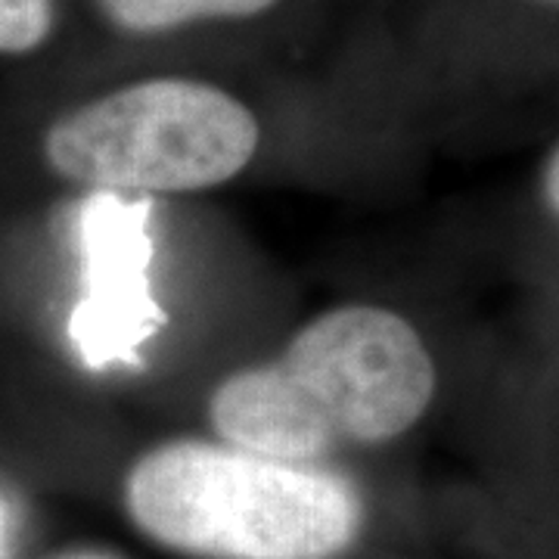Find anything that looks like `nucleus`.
Returning a JSON list of instances; mask_svg holds the SVG:
<instances>
[{"label": "nucleus", "mask_w": 559, "mask_h": 559, "mask_svg": "<svg viewBox=\"0 0 559 559\" xmlns=\"http://www.w3.org/2000/svg\"><path fill=\"white\" fill-rule=\"evenodd\" d=\"M432 395L436 364L414 323L377 305H342L301 326L277 360L221 382L209 419L242 451L318 463L399 439Z\"/></svg>", "instance_id": "1"}, {"label": "nucleus", "mask_w": 559, "mask_h": 559, "mask_svg": "<svg viewBox=\"0 0 559 559\" xmlns=\"http://www.w3.org/2000/svg\"><path fill=\"white\" fill-rule=\"evenodd\" d=\"M124 507L143 535L202 559H336L364 522L348 479L227 441L153 448L128 473Z\"/></svg>", "instance_id": "2"}, {"label": "nucleus", "mask_w": 559, "mask_h": 559, "mask_svg": "<svg viewBox=\"0 0 559 559\" xmlns=\"http://www.w3.org/2000/svg\"><path fill=\"white\" fill-rule=\"evenodd\" d=\"M252 109L218 84L143 79L75 106L44 134L60 178L116 197L218 187L259 153Z\"/></svg>", "instance_id": "3"}, {"label": "nucleus", "mask_w": 559, "mask_h": 559, "mask_svg": "<svg viewBox=\"0 0 559 559\" xmlns=\"http://www.w3.org/2000/svg\"><path fill=\"white\" fill-rule=\"evenodd\" d=\"M84 289L69 314V340L87 370L138 367L165 326L153 293L150 200L91 193L79 212Z\"/></svg>", "instance_id": "4"}, {"label": "nucleus", "mask_w": 559, "mask_h": 559, "mask_svg": "<svg viewBox=\"0 0 559 559\" xmlns=\"http://www.w3.org/2000/svg\"><path fill=\"white\" fill-rule=\"evenodd\" d=\"M280 0H97L100 13L128 35H165L197 22L252 20Z\"/></svg>", "instance_id": "5"}, {"label": "nucleus", "mask_w": 559, "mask_h": 559, "mask_svg": "<svg viewBox=\"0 0 559 559\" xmlns=\"http://www.w3.org/2000/svg\"><path fill=\"white\" fill-rule=\"evenodd\" d=\"M57 0H0V53L22 57L53 35Z\"/></svg>", "instance_id": "6"}, {"label": "nucleus", "mask_w": 559, "mask_h": 559, "mask_svg": "<svg viewBox=\"0 0 559 559\" xmlns=\"http://www.w3.org/2000/svg\"><path fill=\"white\" fill-rule=\"evenodd\" d=\"M540 183H544V200L554 209V215H559V143L554 146L547 165H544V180Z\"/></svg>", "instance_id": "7"}, {"label": "nucleus", "mask_w": 559, "mask_h": 559, "mask_svg": "<svg viewBox=\"0 0 559 559\" xmlns=\"http://www.w3.org/2000/svg\"><path fill=\"white\" fill-rule=\"evenodd\" d=\"M3 538H7V513L0 507V557H3Z\"/></svg>", "instance_id": "8"}, {"label": "nucleus", "mask_w": 559, "mask_h": 559, "mask_svg": "<svg viewBox=\"0 0 559 559\" xmlns=\"http://www.w3.org/2000/svg\"><path fill=\"white\" fill-rule=\"evenodd\" d=\"M62 559H119V557H109V554H72V557H62Z\"/></svg>", "instance_id": "9"}, {"label": "nucleus", "mask_w": 559, "mask_h": 559, "mask_svg": "<svg viewBox=\"0 0 559 559\" xmlns=\"http://www.w3.org/2000/svg\"><path fill=\"white\" fill-rule=\"evenodd\" d=\"M535 3H544V7H557L559 10V0H535Z\"/></svg>", "instance_id": "10"}]
</instances>
